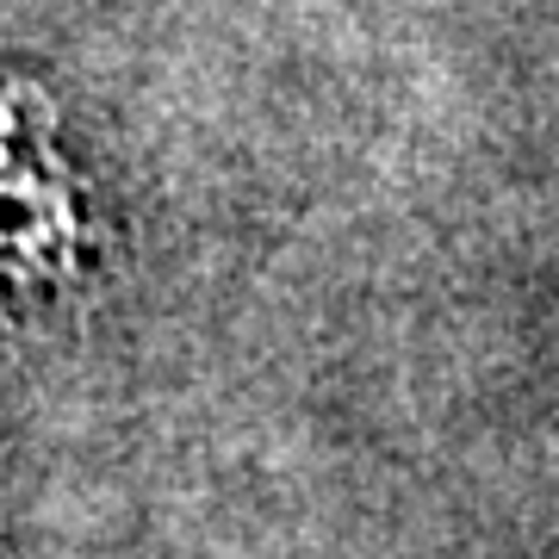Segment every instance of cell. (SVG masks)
<instances>
[{"mask_svg": "<svg viewBox=\"0 0 559 559\" xmlns=\"http://www.w3.org/2000/svg\"><path fill=\"white\" fill-rule=\"evenodd\" d=\"M69 237H75V218L32 143V124L0 100V274L57 267Z\"/></svg>", "mask_w": 559, "mask_h": 559, "instance_id": "1", "label": "cell"}]
</instances>
